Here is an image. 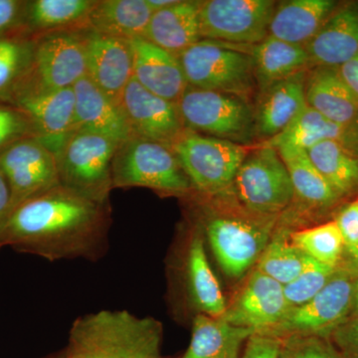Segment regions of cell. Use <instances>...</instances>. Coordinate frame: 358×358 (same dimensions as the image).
Returning <instances> with one entry per match:
<instances>
[{
	"instance_id": "obj_28",
	"label": "cell",
	"mask_w": 358,
	"mask_h": 358,
	"mask_svg": "<svg viewBox=\"0 0 358 358\" xmlns=\"http://www.w3.org/2000/svg\"><path fill=\"white\" fill-rule=\"evenodd\" d=\"M254 76L261 91L271 85L307 71L310 58L305 47L268 36L251 52Z\"/></svg>"
},
{
	"instance_id": "obj_17",
	"label": "cell",
	"mask_w": 358,
	"mask_h": 358,
	"mask_svg": "<svg viewBox=\"0 0 358 358\" xmlns=\"http://www.w3.org/2000/svg\"><path fill=\"white\" fill-rule=\"evenodd\" d=\"M86 76L120 106L122 92L134 78L129 40L89 31Z\"/></svg>"
},
{
	"instance_id": "obj_15",
	"label": "cell",
	"mask_w": 358,
	"mask_h": 358,
	"mask_svg": "<svg viewBox=\"0 0 358 358\" xmlns=\"http://www.w3.org/2000/svg\"><path fill=\"white\" fill-rule=\"evenodd\" d=\"M291 308L284 286L255 268L221 319L263 333L277 326Z\"/></svg>"
},
{
	"instance_id": "obj_41",
	"label": "cell",
	"mask_w": 358,
	"mask_h": 358,
	"mask_svg": "<svg viewBox=\"0 0 358 358\" xmlns=\"http://www.w3.org/2000/svg\"><path fill=\"white\" fill-rule=\"evenodd\" d=\"M336 225L345 241V250L358 245V199L346 205L336 217Z\"/></svg>"
},
{
	"instance_id": "obj_14",
	"label": "cell",
	"mask_w": 358,
	"mask_h": 358,
	"mask_svg": "<svg viewBox=\"0 0 358 358\" xmlns=\"http://www.w3.org/2000/svg\"><path fill=\"white\" fill-rule=\"evenodd\" d=\"M15 108L29 120L33 138L57 155L75 128V94L72 88L21 93Z\"/></svg>"
},
{
	"instance_id": "obj_37",
	"label": "cell",
	"mask_w": 358,
	"mask_h": 358,
	"mask_svg": "<svg viewBox=\"0 0 358 358\" xmlns=\"http://www.w3.org/2000/svg\"><path fill=\"white\" fill-rule=\"evenodd\" d=\"M280 358H346L327 338L293 336L282 339Z\"/></svg>"
},
{
	"instance_id": "obj_20",
	"label": "cell",
	"mask_w": 358,
	"mask_h": 358,
	"mask_svg": "<svg viewBox=\"0 0 358 358\" xmlns=\"http://www.w3.org/2000/svg\"><path fill=\"white\" fill-rule=\"evenodd\" d=\"M73 90L76 131L101 134L117 145L133 136L121 107L113 102L88 77L79 80Z\"/></svg>"
},
{
	"instance_id": "obj_27",
	"label": "cell",
	"mask_w": 358,
	"mask_h": 358,
	"mask_svg": "<svg viewBox=\"0 0 358 358\" xmlns=\"http://www.w3.org/2000/svg\"><path fill=\"white\" fill-rule=\"evenodd\" d=\"M251 329L232 326L221 317L199 313L192 322V341L181 358H239Z\"/></svg>"
},
{
	"instance_id": "obj_45",
	"label": "cell",
	"mask_w": 358,
	"mask_h": 358,
	"mask_svg": "<svg viewBox=\"0 0 358 358\" xmlns=\"http://www.w3.org/2000/svg\"><path fill=\"white\" fill-rule=\"evenodd\" d=\"M343 147L358 159V115L352 124L345 128L343 140L341 141Z\"/></svg>"
},
{
	"instance_id": "obj_1",
	"label": "cell",
	"mask_w": 358,
	"mask_h": 358,
	"mask_svg": "<svg viewBox=\"0 0 358 358\" xmlns=\"http://www.w3.org/2000/svg\"><path fill=\"white\" fill-rule=\"evenodd\" d=\"M110 201H98L60 185L16 207L0 231V246L50 261L95 260L107 244Z\"/></svg>"
},
{
	"instance_id": "obj_7",
	"label": "cell",
	"mask_w": 358,
	"mask_h": 358,
	"mask_svg": "<svg viewBox=\"0 0 358 358\" xmlns=\"http://www.w3.org/2000/svg\"><path fill=\"white\" fill-rule=\"evenodd\" d=\"M231 188L238 203L258 215L278 217L294 199L288 169L267 143L249 152Z\"/></svg>"
},
{
	"instance_id": "obj_18",
	"label": "cell",
	"mask_w": 358,
	"mask_h": 358,
	"mask_svg": "<svg viewBox=\"0 0 358 358\" xmlns=\"http://www.w3.org/2000/svg\"><path fill=\"white\" fill-rule=\"evenodd\" d=\"M134 79L155 95L178 103L188 83L178 56L145 38L129 40Z\"/></svg>"
},
{
	"instance_id": "obj_34",
	"label": "cell",
	"mask_w": 358,
	"mask_h": 358,
	"mask_svg": "<svg viewBox=\"0 0 358 358\" xmlns=\"http://www.w3.org/2000/svg\"><path fill=\"white\" fill-rule=\"evenodd\" d=\"M312 261L291 240L275 236L270 240L256 264V270L280 282L282 286L293 282Z\"/></svg>"
},
{
	"instance_id": "obj_10",
	"label": "cell",
	"mask_w": 358,
	"mask_h": 358,
	"mask_svg": "<svg viewBox=\"0 0 358 358\" xmlns=\"http://www.w3.org/2000/svg\"><path fill=\"white\" fill-rule=\"evenodd\" d=\"M88 33L51 32L34 40L31 69L17 96L28 91L72 88L86 76Z\"/></svg>"
},
{
	"instance_id": "obj_40",
	"label": "cell",
	"mask_w": 358,
	"mask_h": 358,
	"mask_svg": "<svg viewBox=\"0 0 358 358\" xmlns=\"http://www.w3.org/2000/svg\"><path fill=\"white\" fill-rule=\"evenodd\" d=\"M281 350L282 339L256 333L248 338L242 358H280Z\"/></svg>"
},
{
	"instance_id": "obj_31",
	"label": "cell",
	"mask_w": 358,
	"mask_h": 358,
	"mask_svg": "<svg viewBox=\"0 0 358 358\" xmlns=\"http://www.w3.org/2000/svg\"><path fill=\"white\" fill-rule=\"evenodd\" d=\"M315 169L338 197L358 188V159L339 141H322L307 150Z\"/></svg>"
},
{
	"instance_id": "obj_36",
	"label": "cell",
	"mask_w": 358,
	"mask_h": 358,
	"mask_svg": "<svg viewBox=\"0 0 358 358\" xmlns=\"http://www.w3.org/2000/svg\"><path fill=\"white\" fill-rule=\"evenodd\" d=\"M338 268L324 265L312 259L308 267L296 279L284 286L285 296L291 307H298L312 300L326 287Z\"/></svg>"
},
{
	"instance_id": "obj_22",
	"label": "cell",
	"mask_w": 358,
	"mask_h": 358,
	"mask_svg": "<svg viewBox=\"0 0 358 358\" xmlns=\"http://www.w3.org/2000/svg\"><path fill=\"white\" fill-rule=\"evenodd\" d=\"M307 73H298L261 91L255 120L257 133L261 136L271 140L281 134L307 105Z\"/></svg>"
},
{
	"instance_id": "obj_5",
	"label": "cell",
	"mask_w": 358,
	"mask_h": 358,
	"mask_svg": "<svg viewBox=\"0 0 358 358\" xmlns=\"http://www.w3.org/2000/svg\"><path fill=\"white\" fill-rule=\"evenodd\" d=\"M112 178L114 188L145 187L176 196L193 190L171 148L138 136L117 147Z\"/></svg>"
},
{
	"instance_id": "obj_12",
	"label": "cell",
	"mask_w": 358,
	"mask_h": 358,
	"mask_svg": "<svg viewBox=\"0 0 358 358\" xmlns=\"http://www.w3.org/2000/svg\"><path fill=\"white\" fill-rule=\"evenodd\" d=\"M275 6L272 0L199 1L200 36L240 45L260 43L268 35Z\"/></svg>"
},
{
	"instance_id": "obj_44",
	"label": "cell",
	"mask_w": 358,
	"mask_h": 358,
	"mask_svg": "<svg viewBox=\"0 0 358 358\" xmlns=\"http://www.w3.org/2000/svg\"><path fill=\"white\" fill-rule=\"evenodd\" d=\"M338 68L343 81L358 98V53Z\"/></svg>"
},
{
	"instance_id": "obj_21",
	"label": "cell",
	"mask_w": 358,
	"mask_h": 358,
	"mask_svg": "<svg viewBox=\"0 0 358 358\" xmlns=\"http://www.w3.org/2000/svg\"><path fill=\"white\" fill-rule=\"evenodd\" d=\"M201 228L193 231L185 261V281L188 300L199 313L222 317L227 308L222 289L213 273L206 251Z\"/></svg>"
},
{
	"instance_id": "obj_33",
	"label": "cell",
	"mask_w": 358,
	"mask_h": 358,
	"mask_svg": "<svg viewBox=\"0 0 358 358\" xmlns=\"http://www.w3.org/2000/svg\"><path fill=\"white\" fill-rule=\"evenodd\" d=\"M34 40L0 38V100L13 102L31 69Z\"/></svg>"
},
{
	"instance_id": "obj_19",
	"label": "cell",
	"mask_w": 358,
	"mask_h": 358,
	"mask_svg": "<svg viewBox=\"0 0 358 358\" xmlns=\"http://www.w3.org/2000/svg\"><path fill=\"white\" fill-rule=\"evenodd\" d=\"M305 48L315 67H339L357 55L358 2L334 9Z\"/></svg>"
},
{
	"instance_id": "obj_39",
	"label": "cell",
	"mask_w": 358,
	"mask_h": 358,
	"mask_svg": "<svg viewBox=\"0 0 358 358\" xmlns=\"http://www.w3.org/2000/svg\"><path fill=\"white\" fill-rule=\"evenodd\" d=\"M331 338L346 358H358V315L348 317L334 329Z\"/></svg>"
},
{
	"instance_id": "obj_24",
	"label": "cell",
	"mask_w": 358,
	"mask_h": 358,
	"mask_svg": "<svg viewBox=\"0 0 358 358\" xmlns=\"http://www.w3.org/2000/svg\"><path fill=\"white\" fill-rule=\"evenodd\" d=\"M338 4L333 0H289L277 4L268 36L306 47Z\"/></svg>"
},
{
	"instance_id": "obj_13",
	"label": "cell",
	"mask_w": 358,
	"mask_h": 358,
	"mask_svg": "<svg viewBox=\"0 0 358 358\" xmlns=\"http://www.w3.org/2000/svg\"><path fill=\"white\" fill-rule=\"evenodd\" d=\"M0 169L10 188L13 211L61 185L56 155L33 136L16 141L1 152Z\"/></svg>"
},
{
	"instance_id": "obj_4",
	"label": "cell",
	"mask_w": 358,
	"mask_h": 358,
	"mask_svg": "<svg viewBox=\"0 0 358 358\" xmlns=\"http://www.w3.org/2000/svg\"><path fill=\"white\" fill-rule=\"evenodd\" d=\"M169 148L192 189L206 196H217L229 189L250 152L248 148L235 141L205 136L187 128Z\"/></svg>"
},
{
	"instance_id": "obj_43",
	"label": "cell",
	"mask_w": 358,
	"mask_h": 358,
	"mask_svg": "<svg viewBox=\"0 0 358 358\" xmlns=\"http://www.w3.org/2000/svg\"><path fill=\"white\" fill-rule=\"evenodd\" d=\"M13 212L11 192L6 176L0 169V231L6 225L7 219Z\"/></svg>"
},
{
	"instance_id": "obj_8",
	"label": "cell",
	"mask_w": 358,
	"mask_h": 358,
	"mask_svg": "<svg viewBox=\"0 0 358 358\" xmlns=\"http://www.w3.org/2000/svg\"><path fill=\"white\" fill-rule=\"evenodd\" d=\"M189 86L246 99L253 86L251 55L202 39L178 56Z\"/></svg>"
},
{
	"instance_id": "obj_42",
	"label": "cell",
	"mask_w": 358,
	"mask_h": 358,
	"mask_svg": "<svg viewBox=\"0 0 358 358\" xmlns=\"http://www.w3.org/2000/svg\"><path fill=\"white\" fill-rule=\"evenodd\" d=\"M24 2L17 0H0V34L6 32L20 20Z\"/></svg>"
},
{
	"instance_id": "obj_46",
	"label": "cell",
	"mask_w": 358,
	"mask_h": 358,
	"mask_svg": "<svg viewBox=\"0 0 358 358\" xmlns=\"http://www.w3.org/2000/svg\"><path fill=\"white\" fill-rule=\"evenodd\" d=\"M346 254L348 255V266L345 267L348 268L353 275L358 274V245L352 249L345 250Z\"/></svg>"
},
{
	"instance_id": "obj_9",
	"label": "cell",
	"mask_w": 358,
	"mask_h": 358,
	"mask_svg": "<svg viewBox=\"0 0 358 358\" xmlns=\"http://www.w3.org/2000/svg\"><path fill=\"white\" fill-rule=\"evenodd\" d=\"M355 275L339 266L326 287L298 307H292L284 319L263 334L280 339L293 336L327 338L350 317Z\"/></svg>"
},
{
	"instance_id": "obj_16",
	"label": "cell",
	"mask_w": 358,
	"mask_h": 358,
	"mask_svg": "<svg viewBox=\"0 0 358 358\" xmlns=\"http://www.w3.org/2000/svg\"><path fill=\"white\" fill-rule=\"evenodd\" d=\"M120 107L133 136L171 147L185 129L176 103L148 91L134 78L122 92Z\"/></svg>"
},
{
	"instance_id": "obj_32",
	"label": "cell",
	"mask_w": 358,
	"mask_h": 358,
	"mask_svg": "<svg viewBox=\"0 0 358 358\" xmlns=\"http://www.w3.org/2000/svg\"><path fill=\"white\" fill-rule=\"evenodd\" d=\"M345 128L329 121L307 103L291 124L281 134L268 140L267 145L274 148L289 145L307 152L324 141H341Z\"/></svg>"
},
{
	"instance_id": "obj_11",
	"label": "cell",
	"mask_w": 358,
	"mask_h": 358,
	"mask_svg": "<svg viewBox=\"0 0 358 358\" xmlns=\"http://www.w3.org/2000/svg\"><path fill=\"white\" fill-rule=\"evenodd\" d=\"M176 105L185 128L235 143L247 136L254 122L244 99L189 85Z\"/></svg>"
},
{
	"instance_id": "obj_47",
	"label": "cell",
	"mask_w": 358,
	"mask_h": 358,
	"mask_svg": "<svg viewBox=\"0 0 358 358\" xmlns=\"http://www.w3.org/2000/svg\"><path fill=\"white\" fill-rule=\"evenodd\" d=\"M178 2V0H147L148 6L152 8L154 13L162 10V9L169 8V7L174 6Z\"/></svg>"
},
{
	"instance_id": "obj_48",
	"label": "cell",
	"mask_w": 358,
	"mask_h": 358,
	"mask_svg": "<svg viewBox=\"0 0 358 358\" xmlns=\"http://www.w3.org/2000/svg\"><path fill=\"white\" fill-rule=\"evenodd\" d=\"M358 315V274L355 275V284H353V301L352 313L350 317H357Z\"/></svg>"
},
{
	"instance_id": "obj_23",
	"label": "cell",
	"mask_w": 358,
	"mask_h": 358,
	"mask_svg": "<svg viewBox=\"0 0 358 358\" xmlns=\"http://www.w3.org/2000/svg\"><path fill=\"white\" fill-rule=\"evenodd\" d=\"M306 101L329 121L348 127L358 115V98L338 67H315L306 78Z\"/></svg>"
},
{
	"instance_id": "obj_29",
	"label": "cell",
	"mask_w": 358,
	"mask_h": 358,
	"mask_svg": "<svg viewBox=\"0 0 358 358\" xmlns=\"http://www.w3.org/2000/svg\"><path fill=\"white\" fill-rule=\"evenodd\" d=\"M96 0H34L25 6L28 27L42 34L89 30V14ZM90 31V30H89Z\"/></svg>"
},
{
	"instance_id": "obj_2",
	"label": "cell",
	"mask_w": 358,
	"mask_h": 358,
	"mask_svg": "<svg viewBox=\"0 0 358 358\" xmlns=\"http://www.w3.org/2000/svg\"><path fill=\"white\" fill-rule=\"evenodd\" d=\"M162 327L152 317L108 310L78 317L67 358H159Z\"/></svg>"
},
{
	"instance_id": "obj_26",
	"label": "cell",
	"mask_w": 358,
	"mask_h": 358,
	"mask_svg": "<svg viewBox=\"0 0 358 358\" xmlns=\"http://www.w3.org/2000/svg\"><path fill=\"white\" fill-rule=\"evenodd\" d=\"M152 14L147 0H96L87 23L90 31L106 36L143 38Z\"/></svg>"
},
{
	"instance_id": "obj_3",
	"label": "cell",
	"mask_w": 358,
	"mask_h": 358,
	"mask_svg": "<svg viewBox=\"0 0 358 358\" xmlns=\"http://www.w3.org/2000/svg\"><path fill=\"white\" fill-rule=\"evenodd\" d=\"M275 219L252 213L238 203L236 208L207 209L200 228L223 272L239 279L258 262L270 242Z\"/></svg>"
},
{
	"instance_id": "obj_6",
	"label": "cell",
	"mask_w": 358,
	"mask_h": 358,
	"mask_svg": "<svg viewBox=\"0 0 358 358\" xmlns=\"http://www.w3.org/2000/svg\"><path fill=\"white\" fill-rule=\"evenodd\" d=\"M117 143L101 134L75 131L56 155L60 183L98 201L109 202Z\"/></svg>"
},
{
	"instance_id": "obj_38",
	"label": "cell",
	"mask_w": 358,
	"mask_h": 358,
	"mask_svg": "<svg viewBox=\"0 0 358 358\" xmlns=\"http://www.w3.org/2000/svg\"><path fill=\"white\" fill-rule=\"evenodd\" d=\"M33 136L29 120L17 108L0 106V154L16 141Z\"/></svg>"
},
{
	"instance_id": "obj_30",
	"label": "cell",
	"mask_w": 358,
	"mask_h": 358,
	"mask_svg": "<svg viewBox=\"0 0 358 358\" xmlns=\"http://www.w3.org/2000/svg\"><path fill=\"white\" fill-rule=\"evenodd\" d=\"M275 148L288 169L294 196L315 208H327L338 201V195L313 166L306 150L289 145Z\"/></svg>"
},
{
	"instance_id": "obj_35",
	"label": "cell",
	"mask_w": 358,
	"mask_h": 358,
	"mask_svg": "<svg viewBox=\"0 0 358 358\" xmlns=\"http://www.w3.org/2000/svg\"><path fill=\"white\" fill-rule=\"evenodd\" d=\"M289 237L296 248L313 260L329 267L341 266L345 246L336 221L296 231Z\"/></svg>"
},
{
	"instance_id": "obj_25",
	"label": "cell",
	"mask_w": 358,
	"mask_h": 358,
	"mask_svg": "<svg viewBox=\"0 0 358 358\" xmlns=\"http://www.w3.org/2000/svg\"><path fill=\"white\" fill-rule=\"evenodd\" d=\"M143 38L178 56L201 39L199 1H178L152 14Z\"/></svg>"
}]
</instances>
